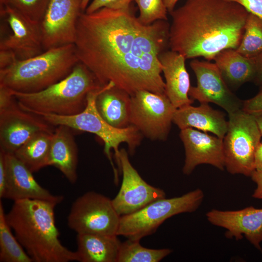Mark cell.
I'll use <instances>...</instances> for the list:
<instances>
[{
  "label": "cell",
  "instance_id": "obj_41",
  "mask_svg": "<svg viewBox=\"0 0 262 262\" xmlns=\"http://www.w3.org/2000/svg\"><path fill=\"white\" fill-rule=\"evenodd\" d=\"M90 0H82V9L83 12L85 11L88 5V3Z\"/></svg>",
  "mask_w": 262,
  "mask_h": 262
},
{
  "label": "cell",
  "instance_id": "obj_3",
  "mask_svg": "<svg viewBox=\"0 0 262 262\" xmlns=\"http://www.w3.org/2000/svg\"><path fill=\"white\" fill-rule=\"evenodd\" d=\"M57 204L45 200H18L5 213L15 236L33 262L78 261L76 251L69 250L59 238L54 216Z\"/></svg>",
  "mask_w": 262,
  "mask_h": 262
},
{
  "label": "cell",
  "instance_id": "obj_33",
  "mask_svg": "<svg viewBox=\"0 0 262 262\" xmlns=\"http://www.w3.org/2000/svg\"><path fill=\"white\" fill-rule=\"evenodd\" d=\"M236 2L262 19V0H229Z\"/></svg>",
  "mask_w": 262,
  "mask_h": 262
},
{
  "label": "cell",
  "instance_id": "obj_14",
  "mask_svg": "<svg viewBox=\"0 0 262 262\" xmlns=\"http://www.w3.org/2000/svg\"><path fill=\"white\" fill-rule=\"evenodd\" d=\"M190 66L196 79V85L190 87L189 96L200 103H213L228 114L241 110L243 102L230 90L215 63L194 59Z\"/></svg>",
  "mask_w": 262,
  "mask_h": 262
},
{
  "label": "cell",
  "instance_id": "obj_30",
  "mask_svg": "<svg viewBox=\"0 0 262 262\" xmlns=\"http://www.w3.org/2000/svg\"><path fill=\"white\" fill-rule=\"evenodd\" d=\"M49 0H8L7 4L31 19L40 23L46 11Z\"/></svg>",
  "mask_w": 262,
  "mask_h": 262
},
{
  "label": "cell",
  "instance_id": "obj_23",
  "mask_svg": "<svg viewBox=\"0 0 262 262\" xmlns=\"http://www.w3.org/2000/svg\"><path fill=\"white\" fill-rule=\"evenodd\" d=\"M117 236L98 234H77L78 261L117 262L121 242Z\"/></svg>",
  "mask_w": 262,
  "mask_h": 262
},
{
  "label": "cell",
  "instance_id": "obj_7",
  "mask_svg": "<svg viewBox=\"0 0 262 262\" xmlns=\"http://www.w3.org/2000/svg\"><path fill=\"white\" fill-rule=\"evenodd\" d=\"M204 197L203 192L198 188L180 196L156 200L134 213L121 216L117 235L140 240L155 233L163 222L172 216L196 211Z\"/></svg>",
  "mask_w": 262,
  "mask_h": 262
},
{
  "label": "cell",
  "instance_id": "obj_35",
  "mask_svg": "<svg viewBox=\"0 0 262 262\" xmlns=\"http://www.w3.org/2000/svg\"><path fill=\"white\" fill-rule=\"evenodd\" d=\"M17 58L13 52L7 49H0V69L12 65Z\"/></svg>",
  "mask_w": 262,
  "mask_h": 262
},
{
  "label": "cell",
  "instance_id": "obj_26",
  "mask_svg": "<svg viewBox=\"0 0 262 262\" xmlns=\"http://www.w3.org/2000/svg\"><path fill=\"white\" fill-rule=\"evenodd\" d=\"M0 262H33L31 258L12 232L0 201Z\"/></svg>",
  "mask_w": 262,
  "mask_h": 262
},
{
  "label": "cell",
  "instance_id": "obj_24",
  "mask_svg": "<svg viewBox=\"0 0 262 262\" xmlns=\"http://www.w3.org/2000/svg\"><path fill=\"white\" fill-rule=\"evenodd\" d=\"M213 60L228 86L238 87L254 80L256 67L253 59L243 56L236 49L223 50Z\"/></svg>",
  "mask_w": 262,
  "mask_h": 262
},
{
  "label": "cell",
  "instance_id": "obj_27",
  "mask_svg": "<svg viewBox=\"0 0 262 262\" xmlns=\"http://www.w3.org/2000/svg\"><path fill=\"white\" fill-rule=\"evenodd\" d=\"M172 252L169 248L145 247L140 240L128 239L121 243L117 262H159Z\"/></svg>",
  "mask_w": 262,
  "mask_h": 262
},
{
  "label": "cell",
  "instance_id": "obj_37",
  "mask_svg": "<svg viewBox=\"0 0 262 262\" xmlns=\"http://www.w3.org/2000/svg\"><path fill=\"white\" fill-rule=\"evenodd\" d=\"M253 59L256 67V74L253 81L257 84L262 85V52Z\"/></svg>",
  "mask_w": 262,
  "mask_h": 262
},
{
  "label": "cell",
  "instance_id": "obj_18",
  "mask_svg": "<svg viewBox=\"0 0 262 262\" xmlns=\"http://www.w3.org/2000/svg\"><path fill=\"white\" fill-rule=\"evenodd\" d=\"M2 152L7 172L6 185L2 198L14 201L26 199H41L58 204L62 201L63 196L53 195L41 186L34 179L33 173L14 154Z\"/></svg>",
  "mask_w": 262,
  "mask_h": 262
},
{
  "label": "cell",
  "instance_id": "obj_20",
  "mask_svg": "<svg viewBox=\"0 0 262 262\" xmlns=\"http://www.w3.org/2000/svg\"><path fill=\"white\" fill-rule=\"evenodd\" d=\"M173 122L180 130L196 128L204 132H210L223 139L228 126L224 114L204 103L197 107L185 105L176 109Z\"/></svg>",
  "mask_w": 262,
  "mask_h": 262
},
{
  "label": "cell",
  "instance_id": "obj_17",
  "mask_svg": "<svg viewBox=\"0 0 262 262\" xmlns=\"http://www.w3.org/2000/svg\"><path fill=\"white\" fill-rule=\"evenodd\" d=\"M180 137L185 149L182 172L190 175L197 165L208 164L223 170L225 167L223 140L194 128L180 130Z\"/></svg>",
  "mask_w": 262,
  "mask_h": 262
},
{
  "label": "cell",
  "instance_id": "obj_13",
  "mask_svg": "<svg viewBox=\"0 0 262 262\" xmlns=\"http://www.w3.org/2000/svg\"><path fill=\"white\" fill-rule=\"evenodd\" d=\"M82 0H49L40 22L44 51L74 44Z\"/></svg>",
  "mask_w": 262,
  "mask_h": 262
},
{
  "label": "cell",
  "instance_id": "obj_6",
  "mask_svg": "<svg viewBox=\"0 0 262 262\" xmlns=\"http://www.w3.org/2000/svg\"><path fill=\"white\" fill-rule=\"evenodd\" d=\"M105 85L88 94L86 106L79 114L67 116L51 114L37 115L54 126L64 125L73 130L95 134L99 137L104 143V151L112 165L115 182L117 183L118 172L112 161L111 150L115 151V160L118 165L120 145L122 143H127L130 154H132L141 142L142 134L131 125L123 129L116 128L110 125L101 116L97 110L95 101L97 96Z\"/></svg>",
  "mask_w": 262,
  "mask_h": 262
},
{
  "label": "cell",
  "instance_id": "obj_42",
  "mask_svg": "<svg viewBox=\"0 0 262 262\" xmlns=\"http://www.w3.org/2000/svg\"><path fill=\"white\" fill-rule=\"evenodd\" d=\"M8 0H0V7L7 4Z\"/></svg>",
  "mask_w": 262,
  "mask_h": 262
},
{
  "label": "cell",
  "instance_id": "obj_16",
  "mask_svg": "<svg viewBox=\"0 0 262 262\" xmlns=\"http://www.w3.org/2000/svg\"><path fill=\"white\" fill-rule=\"evenodd\" d=\"M206 216L212 225L227 230V237L238 240L244 235L256 248L262 251V208L249 206L239 210L212 209Z\"/></svg>",
  "mask_w": 262,
  "mask_h": 262
},
{
  "label": "cell",
  "instance_id": "obj_15",
  "mask_svg": "<svg viewBox=\"0 0 262 262\" xmlns=\"http://www.w3.org/2000/svg\"><path fill=\"white\" fill-rule=\"evenodd\" d=\"M118 166L122 172V181L118 193L112 200L119 215L131 213L165 197L163 190L149 185L142 178L131 164L125 149L120 150Z\"/></svg>",
  "mask_w": 262,
  "mask_h": 262
},
{
  "label": "cell",
  "instance_id": "obj_32",
  "mask_svg": "<svg viewBox=\"0 0 262 262\" xmlns=\"http://www.w3.org/2000/svg\"><path fill=\"white\" fill-rule=\"evenodd\" d=\"M242 110L253 115L262 114V88L256 96L243 101Z\"/></svg>",
  "mask_w": 262,
  "mask_h": 262
},
{
  "label": "cell",
  "instance_id": "obj_21",
  "mask_svg": "<svg viewBox=\"0 0 262 262\" xmlns=\"http://www.w3.org/2000/svg\"><path fill=\"white\" fill-rule=\"evenodd\" d=\"M53 132L48 166L58 168L72 184L76 182L78 162V148L72 129L56 126Z\"/></svg>",
  "mask_w": 262,
  "mask_h": 262
},
{
  "label": "cell",
  "instance_id": "obj_22",
  "mask_svg": "<svg viewBox=\"0 0 262 262\" xmlns=\"http://www.w3.org/2000/svg\"><path fill=\"white\" fill-rule=\"evenodd\" d=\"M95 104L99 115L111 126L123 129L131 125V96L113 82L104 86L97 96Z\"/></svg>",
  "mask_w": 262,
  "mask_h": 262
},
{
  "label": "cell",
  "instance_id": "obj_39",
  "mask_svg": "<svg viewBox=\"0 0 262 262\" xmlns=\"http://www.w3.org/2000/svg\"><path fill=\"white\" fill-rule=\"evenodd\" d=\"M164 4L168 11L170 13L175 9V7L179 0H163Z\"/></svg>",
  "mask_w": 262,
  "mask_h": 262
},
{
  "label": "cell",
  "instance_id": "obj_19",
  "mask_svg": "<svg viewBox=\"0 0 262 262\" xmlns=\"http://www.w3.org/2000/svg\"><path fill=\"white\" fill-rule=\"evenodd\" d=\"M165 78V94L177 109L191 105L189 98L191 87L189 75L185 67V58L171 50L164 51L159 56Z\"/></svg>",
  "mask_w": 262,
  "mask_h": 262
},
{
  "label": "cell",
  "instance_id": "obj_2",
  "mask_svg": "<svg viewBox=\"0 0 262 262\" xmlns=\"http://www.w3.org/2000/svg\"><path fill=\"white\" fill-rule=\"evenodd\" d=\"M249 13L229 0H187L169 13L168 46L186 59L213 60L221 51L238 48Z\"/></svg>",
  "mask_w": 262,
  "mask_h": 262
},
{
  "label": "cell",
  "instance_id": "obj_40",
  "mask_svg": "<svg viewBox=\"0 0 262 262\" xmlns=\"http://www.w3.org/2000/svg\"><path fill=\"white\" fill-rule=\"evenodd\" d=\"M262 136V114L254 115Z\"/></svg>",
  "mask_w": 262,
  "mask_h": 262
},
{
  "label": "cell",
  "instance_id": "obj_10",
  "mask_svg": "<svg viewBox=\"0 0 262 262\" xmlns=\"http://www.w3.org/2000/svg\"><path fill=\"white\" fill-rule=\"evenodd\" d=\"M120 216L112 199L89 191L73 202L67 216V225L77 234L117 236Z\"/></svg>",
  "mask_w": 262,
  "mask_h": 262
},
{
  "label": "cell",
  "instance_id": "obj_4",
  "mask_svg": "<svg viewBox=\"0 0 262 262\" xmlns=\"http://www.w3.org/2000/svg\"><path fill=\"white\" fill-rule=\"evenodd\" d=\"M79 62L74 44L52 48L0 69V86L15 92H37L66 77Z\"/></svg>",
  "mask_w": 262,
  "mask_h": 262
},
{
  "label": "cell",
  "instance_id": "obj_28",
  "mask_svg": "<svg viewBox=\"0 0 262 262\" xmlns=\"http://www.w3.org/2000/svg\"><path fill=\"white\" fill-rule=\"evenodd\" d=\"M236 50L243 56L253 59L262 52V19L249 13L244 34Z\"/></svg>",
  "mask_w": 262,
  "mask_h": 262
},
{
  "label": "cell",
  "instance_id": "obj_9",
  "mask_svg": "<svg viewBox=\"0 0 262 262\" xmlns=\"http://www.w3.org/2000/svg\"><path fill=\"white\" fill-rule=\"evenodd\" d=\"M55 126L18 105L11 91L0 87V150L14 153L34 135L53 132Z\"/></svg>",
  "mask_w": 262,
  "mask_h": 262
},
{
  "label": "cell",
  "instance_id": "obj_5",
  "mask_svg": "<svg viewBox=\"0 0 262 262\" xmlns=\"http://www.w3.org/2000/svg\"><path fill=\"white\" fill-rule=\"evenodd\" d=\"M103 86L84 64L79 62L66 77L42 91L31 93L11 91L19 106L27 111L36 115L67 116L82 112L86 106L88 94Z\"/></svg>",
  "mask_w": 262,
  "mask_h": 262
},
{
  "label": "cell",
  "instance_id": "obj_36",
  "mask_svg": "<svg viewBox=\"0 0 262 262\" xmlns=\"http://www.w3.org/2000/svg\"><path fill=\"white\" fill-rule=\"evenodd\" d=\"M252 180L256 184L252 196L262 201V171L254 170L251 175Z\"/></svg>",
  "mask_w": 262,
  "mask_h": 262
},
{
  "label": "cell",
  "instance_id": "obj_38",
  "mask_svg": "<svg viewBox=\"0 0 262 262\" xmlns=\"http://www.w3.org/2000/svg\"><path fill=\"white\" fill-rule=\"evenodd\" d=\"M255 170L262 171V142L257 147L254 154Z\"/></svg>",
  "mask_w": 262,
  "mask_h": 262
},
{
  "label": "cell",
  "instance_id": "obj_12",
  "mask_svg": "<svg viewBox=\"0 0 262 262\" xmlns=\"http://www.w3.org/2000/svg\"><path fill=\"white\" fill-rule=\"evenodd\" d=\"M0 15L9 29L7 33L0 32V49L12 51L19 60L44 51L39 22L8 4L0 7Z\"/></svg>",
  "mask_w": 262,
  "mask_h": 262
},
{
  "label": "cell",
  "instance_id": "obj_1",
  "mask_svg": "<svg viewBox=\"0 0 262 262\" xmlns=\"http://www.w3.org/2000/svg\"><path fill=\"white\" fill-rule=\"evenodd\" d=\"M169 26L166 20L144 24L131 7L83 12L77 23V55L102 85L112 82L131 96L165 93L159 56L168 45Z\"/></svg>",
  "mask_w": 262,
  "mask_h": 262
},
{
  "label": "cell",
  "instance_id": "obj_34",
  "mask_svg": "<svg viewBox=\"0 0 262 262\" xmlns=\"http://www.w3.org/2000/svg\"><path fill=\"white\" fill-rule=\"evenodd\" d=\"M7 181V172L4 153L0 150V198H3Z\"/></svg>",
  "mask_w": 262,
  "mask_h": 262
},
{
  "label": "cell",
  "instance_id": "obj_29",
  "mask_svg": "<svg viewBox=\"0 0 262 262\" xmlns=\"http://www.w3.org/2000/svg\"><path fill=\"white\" fill-rule=\"evenodd\" d=\"M139 10L138 19L144 24L167 20L168 11L163 0H133Z\"/></svg>",
  "mask_w": 262,
  "mask_h": 262
},
{
  "label": "cell",
  "instance_id": "obj_8",
  "mask_svg": "<svg viewBox=\"0 0 262 262\" xmlns=\"http://www.w3.org/2000/svg\"><path fill=\"white\" fill-rule=\"evenodd\" d=\"M223 140L225 167L231 174L250 177L254 168V154L262 135L253 115L242 109L229 114Z\"/></svg>",
  "mask_w": 262,
  "mask_h": 262
},
{
  "label": "cell",
  "instance_id": "obj_31",
  "mask_svg": "<svg viewBox=\"0 0 262 262\" xmlns=\"http://www.w3.org/2000/svg\"><path fill=\"white\" fill-rule=\"evenodd\" d=\"M132 1L133 0H93L84 12L90 14L103 7L115 10L127 9L131 8Z\"/></svg>",
  "mask_w": 262,
  "mask_h": 262
},
{
  "label": "cell",
  "instance_id": "obj_11",
  "mask_svg": "<svg viewBox=\"0 0 262 262\" xmlns=\"http://www.w3.org/2000/svg\"><path fill=\"white\" fill-rule=\"evenodd\" d=\"M176 108L165 93L140 90L131 96L130 124L152 140H164Z\"/></svg>",
  "mask_w": 262,
  "mask_h": 262
},
{
  "label": "cell",
  "instance_id": "obj_25",
  "mask_svg": "<svg viewBox=\"0 0 262 262\" xmlns=\"http://www.w3.org/2000/svg\"><path fill=\"white\" fill-rule=\"evenodd\" d=\"M53 132H42L28 140L15 153L33 173L48 166Z\"/></svg>",
  "mask_w": 262,
  "mask_h": 262
}]
</instances>
